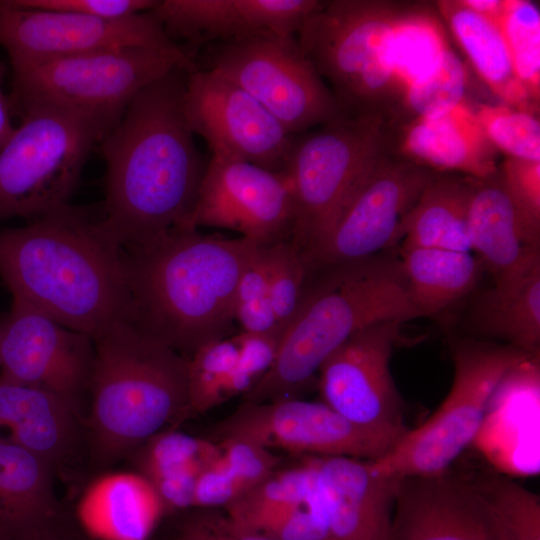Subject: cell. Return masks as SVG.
Segmentation results:
<instances>
[{"label": "cell", "instance_id": "obj_1", "mask_svg": "<svg viewBox=\"0 0 540 540\" xmlns=\"http://www.w3.org/2000/svg\"><path fill=\"white\" fill-rule=\"evenodd\" d=\"M187 71L176 67L142 89L101 141L102 231L123 249L180 227L206 172L183 108Z\"/></svg>", "mask_w": 540, "mask_h": 540}, {"label": "cell", "instance_id": "obj_2", "mask_svg": "<svg viewBox=\"0 0 540 540\" xmlns=\"http://www.w3.org/2000/svg\"><path fill=\"white\" fill-rule=\"evenodd\" d=\"M0 277L12 298L92 340L129 319L123 248L70 206L0 230Z\"/></svg>", "mask_w": 540, "mask_h": 540}, {"label": "cell", "instance_id": "obj_3", "mask_svg": "<svg viewBox=\"0 0 540 540\" xmlns=\"http://www.w3.org/2000/svg\"><path fill=\"white\" fill-rule=\"evenodd\" d=\"M260 246L174 228L124 249L129 320L185 358L228 337L239 279Z\"/></svg>", "mask_w": 540, "mask_h": 540}, {"label": "cell", "instance_id": "obj_4", "mask_svg": "<svg viewBox=\"0 0 540 540\" xmlns=\"http://www.w3.org/2000/svg\"><path fill=\"white\" fill-rule=\"evenodd\" d=\"M419 317L398 256L381 252L309 271L302 302L272 367L242 402L294 398L354 333L380 322L404 323Z\"/></svg>", "mask_w": 540, "mask_h": 540}, {"label": "cell", "instance_id": "obj_5", "mask_svg": "<svg viewBox=\"0 0 540 540\" xmlns=\"http://www.w3.org/2000/svg\"><path fill=\"white\" fill-rule=\"evenodd\" d=\"M88 431L93 455L110 463L191 416L187 358L129 319L93 338Z\"/></svg>", "mask_w": 540, "mask_h": 540}, {"label": "cell", "instance_id": "obj_6", "mask_svg": "<svg viewBox=\"0 0 540 540\" xmlns=\"http://www.w3.org/2000/svg\"><path fill=\"white\" fill-rule=\"evenodd\" d=\"M404 5L388 0L324 1L298 31L302 51L346 113L385 121L398 104L391 40Z\"/></svg>", "mask_w": 540, "mask_h": 540}, {"label": "cell", "instance_id": "obj_7", "mask_svg": "<svg viewBox=\"0 0 540 540\" xmlns=\"http://www.w3.org/2000/svg\"><path fill=\"white\" fill-rule=\"evenodd\" d=\"M22 111L0 148V218H40L68 207L92 148L113 128L51 104Z\"/></svg>", "mask_w": 540, "mask_h": 540}, {"label": "cell", "instance_id": "obj_8", "mask_svg": "<svg viewBox=\"0 0 540 540\" xmlns=\"http://www.w3.org/2000/svg\"><path fill=\"white\" fill-rule=\"evenodd\" d=\"M387 149L381 117L344 114L295 134L286 166L294 198L290 241L309 253L331 234L377 156Z\"/></svg>", "mask_w": 540, "mask_h": 540}, {"label": "cell", "instance_id": "obj_9", "mask_svg": "<svg viewBox=\"0 0 540 540\" xmlns=\"http://www.w3.org/2000/svg\"><path fill=\"white\" fill-rule=\"evenodd\" d=\"M529 356L532 354L510 345L455 344L454 379L440 407L422 425L407 430L385 455L370 460L372 468L397 479L446 473L472 444L500 380Z\"/></svg>", "mask_w": 540, "mask_h": 540}, {"label": "cell", "instance_id": "obj_10", "mask_svg": "<svg viewBox=\"0 0 540 540\" xmlns=\"http://www.w3.org/2000/svg\"><path fill=\"white\" fill-rule=\"evenodd\" d=\"M176 67H197L189 53L121 48L12 66L21 108L51 104L114 126L130 101Z\"/></svg>", "mask_w": 540, "mask_h": 540}, {"label": "cell", "instance_id": "obj_11", "mask_svg": "<svg viewBox=\"0 0 540 540\" xmlns=\"http://www.w3.org/2000/svg\"><path fill=\"white\" fill-rule=\"evenodd\" d=\"M208 69L248 92L291 134L347 114L296 35L261 33L218 43Z\"/></svg>", "mask_w": 540, "mask_h": 540}, {"label": "cell", "instance_id": "obj_12", "mask_svg": "<svg viewBox=\"0 0 540 540\" xmlns=\"http://www.w3.org/2000/svg\"><path fill=\"white\" fill-rule=\"evenodd\" d=\"M405 433V432H404ZM361 427L323 402L294 398L244 403L210 431L218 443L241 439L267 449L307 456H346L376 460L404 435Z\"/></svg>", "mask_w": 540, "mask_h": 540}, {"label": "cell", "instance_id": "obj_13", "mask_svg": "<svg viewBox=\"0 0 540 540\" xmlns=\"http://www.w3.org/2000/svg\"><path fill=\"white\" fill-rule=\"evenodd\" d=\"M434 171L382 151L328 238L302 254L307 271L366 258L395 247Z\"/></svg>", "mask_w": 540, "mask_h": 540}, {"label": "cell", "instance_id": "obj_14", "mask_svg": "<svg viewBox=\"0 0 540 540\" xmlns=\"http://www.w3.org/2000/svg\"><path fill=\"white\" fill-rule=\"evenodd\" d=\"M0 45L12 66L121 48L189 53L167 36L151 10L106 19L27 8L14 0L0 1Z\"/></svg>", "mask_w": 540, "mask_h": 540}, {"label": "cell", "instance_id": "obj_15", "mask_svg": "<svg viewBox=\"0 0 540 540\" xmlns=\"http://www.w3.org/2000/svg\"><path fill=\"white\" fill-rule=\"evenodd\" d=\"M294 198L286 171L218 154L208 160L195 205L178 227L235 231L260 247L290 240Z\"/></svg>", "mask_w": 540, "mask_h": 540}, {"label": "cell", "instance_id": "obj_16", "mask_svg": "<svg viewBox=\"0 0 540 540\" xmlns=\"http://www.w3.org/2000/svg\"><path fill=\"white\" fill-rule=\"evenodd\" d=\"M183 108L211 154L285 171L295 134L231 80L208 68L187 72Z\"/></svg>", "mask_w": 540, "mask_h": 540}, {"label": "cell", "instance_id": "obj_17", "mask_svg": "<svg viewBox=\"0 0 540 540\" xmlns=\"http://www.w3.org/2000/svg\"><path fill=\"white\" fill-rule=\"evenodd\" d=\"M93 360L90 336L12 298L0 322V381L46 391L80 413Z\"/></svg>", "mask_w": 540, "mask_h": 540}, {"label": "cell", "instance_id": "obj_18", "mask_svg": "<svg viewBox=\"0 0 540 540\" xmlns=\"http://www.w3.org/2000/svg\"><path fill=\"white\" fill-rule=\"evenodd\" d=\"M401 322L370 325L350 336L319 368L322 402L364 428L404 433L390 359Z\"/></svg>", "mask_w": 540, "mask_h": 540}, {"label": "cell", "instance_id": "obj_19", "mask_svg": "<svg viewBox=\"0 0 540 540\" xmlns=\"http://www.w3.org/2000/svg\"><path fill=\"white\" fill-rule=\"evenodd\" d=\"M304 459L334 540H390L400 479L376 472L370 460L346 456Z\"/></svg>", "mask_w": 540, "mask_h": 540}, {"label": "cell", "instance_id": "obj_20", "mask_svg": "<svg viewBox=\"0 0 540 540\" xmlns=\"http://www.w3.org/2000/svg\"><path fill=\"white\" fill-rule=\"evenodd\" d=\"M390 540H500L489 505L474 483L446 473L404 477Z\"/></svg>", "mask_w": 540, "mask_h": 540}, {"label": "cell", "instance_id": "obj_21", "mask_svg": "<svg viewBox=\"0 0 540 540\" xmlns=\"http://www.w3.org/2000/svg\"><path fill=\"white\" fill-rule=\"evenodd\" d=\"M321 0H158L151 12L174 42L198 47L270 33L297 35ZM177 43V42H176Z\"/></svg>", "mask_w": 540, "mask_h": 540}, {"label": "cell", "instance_id": "obj_22", "mask_svg": "<svg viewBox=\"0 0 540 540\" xmlns=\"http://www.w3.org/2000/svg\"><path fill=\"white\" fill-rule=\"evenodd\" d=\"M539 355L513 366L492 393L473 444L507 475L539 472Z\"/></svg>", "mask_w": 540, "mask_h": 540}, {"label": "cell", "instance_id": "obj_23", "mask_svg": "<svg viewBox=\"0 0 540 540\" xmlns=\"http://www.w3.org/2000/svg\"><path fill=\"white\" fill-rule=\"evenodd\" d=\"M385 126L389 153L434 172L482 179L498 169L499 152L470 102L442 114Z\"/></svg>", "mask_w": 540, "mask_h": 540}, {"label": "cell", "instance_id": "obj_24", "mask_svg": "<svg viewBox=\"0 0 540 540\" xmlns=\"http://www.w3.org/2000/svg\"><path fill=\"white\" fill-rule=\"evenodd\" d=\"M471 251L496 288L512 286L540 265V227L530 223L508 196L498 169L473 178L468 209Z\"/></svg>", "mask_w": 540, "mask_h": 540}, {"label": "cell", "instance_id": "obj_25", "mask_svg": "<svg viewBox=\"0 0 540 540\" xmlns=\"http://www.w3.org/2000/svg\"><path fill=\"white\" fill-rule=\"evenodd\" d=\"M166 511L142 473L110 471L84 488L76 504V520L91 540H148Z\"/></svg>", "mask_w": 540, "mask_h": 540}, {"label": "cell", "instance_id": "obj_26", "mask_svg": "<svg viewBox=\"0 0 540 540\" xmlns=\"http://www.w3.org/2000/svg\"><path fill=\"white\" fill-rule=\"evenodd\" d=\"M53 465L0 434V527L29 540L59 521Z\"/></svg>", "mask_w": 540, "mask_h": 540}, {"label": "cell", "instance_id": "obj_27", "mask_svg": "<svg viewBox=\"0 0 540 540\" xmlns=\"http://www.w3.org/2000/svg\"><path fill=\"white\" fill-rule=\"evenodd\" d=\"M79 412L46 391L0 381V431L53 466L74 447Z\"/></svg>", "mask_w": 540, "mask_h": 540}, {"label": "cell", "instance_id": "obj_28", "mask_svg": "<svg viewBox=\"0 0 540 540\" xmlns=\"http://www.w3.org/2000/svg\"><path fill=\"white\" fill-rule=\"evenodd\" d=\"M434 4L471 67L501 103L539 115V106L530 99L515 73L498 25L468 9L461 0Z\"/></svg>", "mask_w": 540, "mask_h": 540}, {"label": "cell", "instance_id": "obj_29", "mask_svg": "<svg viewBox=\"0 0 540 540\" xmlns=\"http://www.w3.org/2000/svg\"><path fill=\"white\" fill-rule=\"evenodd\" d=\"M398 258L420 317L438 313L469 294L483 270L472 252L444 248L401 246Z\"/></svg>", "mask_w": 540, "mask_h": 540}, {"label": "cell", "instance_id": "obj_30", "mask_svg": "<svg viewBox=\"0 0 540 540\" xmlns=\"http://www.w3.org/2000/svg\"><path fill=\"white\" fill-rule=\"evenodd\" d=\"M473 178L434 172L405 225L401 246L472 252L468 209Z\"/></svg>", "mask_w": 540, "mask_h": 540}, {"label": "cell", "instance_id": "obj_31", "mask_svg": "<svg viewBox=\"0 0 540 540\" xmlns=\"http://www.w3.org/2000/svg\"><path fill=\"white\" fill-rule=\"evenodd\" d=\"M221 451L220 445L210 439L165 430L132 453L136 470L159 493L182 498L193 494L200 474L219 458Z\"/></svg>", "mask_w": 540, "mask_h": 540}, {"label": "cell", "instance_id": "obj_32", "mask_svg": "<svg viewBox=\"0 0 540 540\" xmlns=\"http://www.w3.org/2000/svg\"><path fill=\"white\" fill-rule=\"evenodd\" d=\"M472 319L480 332L539 355L540 265L512 286L484 292L476 302Z\"/></svg>", "mask_w": 540, "mask_h": 540}, {"label": "cell", "instance_id": "obj_33", "mask_svg": "<svg viewBox=\"0 0 540 540\" xmlns=\"http://www.w3.org/2000/svg\"><path fill=\"white\" fill-rule=\"evenodd\" d=\"M445 28L435 4L405 2L391 40L392 69L400 97L409 85L430 72L451 47Z\"/></svg>", "mask_w": 540, "mask_h": 540}, {"label": "cell", "instance_id": "obj_34", "mask_svg": "<svg viewBox=\"0 0 540 540\" xmlns=\"http://www.w3.org/2000/svg\"><path fill=\"white\" fill-rule=\"evenodd\" d=\"M312 492V475L305 461L284 470H275L264 480L226 506L222 520L231 531L247 534L267 517L295 506L307 505Z\"/></svg>", "mask_w": 540, "mask_h": 540}, {"label": "cell", "instance_id": "obj_35", "mask_svg": "<svg viewBox=\"0 0 540 540\" xmlns=\"http://www.w3.org/2000/svg\"><path fill=\"white\" fill-rule=\"evenodd\" d=\"M467 84L464 62L450 47L430 72L405 89L397 106L384 122L393 125L445 113L469 102L466 97Z\"/></svg>", "mask_w": 540, "mask_h": 540}, {"label": "cell", "instance_id": "obj_36", "mask_svg": "<svg viewBox=\"0 0 540 540\" xmlns=\"http://www.w3.org/2000/svg\"><path fill=\"white\" fill-rule=\"evenodd\" d=\"M504 37L515 73L530 99L540 102V13L527 0H505L494 21Z\"/></svg>", "mask_w": 540, "mask_h": 540}, {"label": "cell", "instance_id": "obj_37", "mask_svg": "<svg viewBox=\"0 0 540 540\" xmlns=\"http://www.w3.org/2000/svg\"><path fill=\"white\" fill-rule=\"evenodd\" d=\"M237 361L238 350L229 336L201 346L187 359L191 416L205 413L229 399Z\"/></svg>", "mask_w": 540, "mask_h": 540}, {"label": "cell", "instance_id": "obj_38", "mask_svg": "<svg viewBox=\"0 0 540 540\" xmlns=\"http://www.w3.org/2000/svg\"><path fill=\"white\" fill-rule=\"evenodd\" d=\"M474 484L489 505L500 540H540L537 494L503 476Z\"/></svg>", "mask_w": 540, "mask_h": 540}, {"label": "cell", "instance_id": "obj_39", "mask_svg": "<svg viewBox=\"0 0 540 540\" xmlns=\"http://www.w3.org/2000/svg\"><path fill=\"white\" fill-rule=\"evenodd\" d=\"M491 144L506 157L540 161L539 115L497 103L472 104Z\"/></svg>", "mask_w": 540, "mask_h": 540}, {"label": "cell", "instance_id": "obj_40", "mask_svg": "<svg viewBox=\"0 0 540 540\" xmlns=\"http://www.w3.org/2000/svg\"><path fill=\"white\" fill-rule=\"evenodd\" d=\"M269 299L278 325L287 329L302 302L308 271L290 241L266 247Z\"/></svg>", "mask_w": 540, "mask_h": 540}, {"label": "cell", "instance_id": "obj_41", "mask_svg": "<svg viewBox=\"0 0 540 540\" xmlns=\"http://www.w3.org/2000/svg\"><path fill=\"white\" fill-rule=\"evenodd\" d=\"M234 320L242 331L252 333H266L280 326L269 299L266 247L257 249L239 279Z\"/></svg>", "mask_w": 540, "mask_h": 540}, {"label": "cell", "instance_id": "obj_42", "mask_svg": "<svg viewBox=\"0 0 540 540\" xmlns=\"http://www.w3.org/2000/svg\"><path fill=\"white\" fill-rule=\"evenodd\" d=\"M285 331L279 326L266 333L241 331L231 336L238 350V361L230 382V398L246 394L268 372Z\"/></svg>", "mask_w": 540, "mask_h": 540}, {"label": "cell", "instance_id": "obj_43", "mask_svg": "<svg viewBox=\"0 0 540 540\" xmlns=\"http://www.w3.org/2000/svg\"><path fill=\"white\" fill-rule=\"evenodd\" d=\"M218 444L223 466L244 492L277 470L281 462L270 449L247 440L229 439Z\"/></svg>", "mask_w": 540, "mask_h": 540}, {"label": "cell", "instance_id": "obj_44", "mask_svg": "<svg viewBox=\"0 0 540 540\" xmlns=\"http://www.w3.org/2000/svg\"><path fill=\"white\" fill-rule=\"evenodd\" d=\"M498 173L518 211L540 227V161L505 157Z\"/></svg>", "mask_w": 540, "mask_h": 540}, {"label": "cell", "instance_id": "obj_45", "mask_svg": "<svg viewBox=\"0 0 540 540\" xmlns=\"http://www.w3.org/2000/svg\"><path fill=\"white\" fill-rule=\"evenodd\" d=\"M248 534L273 540H334L326 522L309 504L279 511L261 521Z\"/></svg>", "mask_w": 540, "mask_h": 540}, {"label": "cell", "instance_id": "obj_46", "mask_svg": "<svg viewBox=\"0 0 540 540\" xmlns=\"http://www.w3.org/2000/svg\"><path fill=\"white\" fill-rule=\"evenodd\" d=\"M18 5L106 19H120L153 9L158 0H14Z\"/></svg>", "mask_w": 540, "mask_h": 540}, {"label": "cell", "instance_id": "obj_47", "mask_svg": "<svg viewBox=\"0 0 540 540\" xmlns=\"http://www.w3.org/2000/svg\"><path fill=\"white\" fill-rule=\"evenodd\" d=\"M243 492L225 469L219 456L200 474L194 490L193 507H226Z\"/></svg>", "mask_w": 540, "mask_h": 540}, {"label": "cell", "instance_id": "obj_48", "mask_svg": "<svg viewBox=\"0 0 540 540\" xmlns=\"http://www.w3.org/2000/svg\"><path fill=\"white\" fill-rule=\"evenodd\" d=\"M177 540H273L261 535L243 534L231 531L222 522L193 520L182 529Z\"/></svg>", "mask_w": 540, "mask_h": 540}, {"label": "cell", "instance_id": "obj_49", "mask_svg": "<svg viewBox=\"0 0 540 540\" xmlns=\"http://www.w3.org/2000/svg\"><path fill=\"white\" fill-rule=\"evenodd\" d=\"M461 2L468 9L494 22L502 14L505 0H461Z\"/></svg>", "mask_w": 540, "mask_h": 540}, {"label": "cell", "instance_id": "obj_50", "mask_svg": "<svg viewBox=\"0 0 540 540\" xmlns=\"http://www.w3.org/2000/svg\"><path fill=\"white\" fill-rule=\"evenodd\" d=\"M4 67L0 63V148L7 141L14 129L11 125L8 102L2 89Z\"/></svg>", "mask_w": 540, "mask_h": 540}, {"label": "cell", "instance_id": "obj_51", "mask_svg": "<svg viewBox=\"0 0 540 540\" xmlns=\"http://www.w3.org/2000/svg\"><path fill=\"white\" fill-rule=\"evenodd\" d=\"M29 540H78L59 529L58 522L44 529Z\"/></svg>", "mask_w": 540, "mask_h": 540}, {"label": "cell", "instance_id": "obj_52", "mask_svg": "<svg viewBox=\"0 0 540 540\" xmlns=\"http://www.w3.org/2000/svg\"><path fill=\"white\" fill-rule=\"evenodd\" d=\"M0 540H14L4 529L0 527Z\"/></svg>", "mask_w": 540, "mask_h": 540}]
</instances>
